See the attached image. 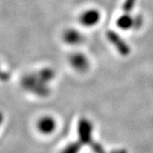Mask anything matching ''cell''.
<instances>
[{"mask_svg":"<svg viewBox=\"0 0 153 153\" xmlns=\"http://www.w3.org/2000/svg\"><path fill=\"white\" fill-rule=\"evenodd\" d=\"M21 85L27 92L39 97H47L50 93L49 82L44 81L38 71L24 75L21 79Z\"/></svg>","mask_w":153,"mask_h":153,"instance_id":"1","label":"cell"},{"mask_svg":"<svg viewBox=\"0 0 153 153\" xmlns=\"http://www.w3.org/2000/svg\"><path fill=\"white\" fill-rule=\"evenodd\" d=\"M92 131L93 126L91 122L84 117L81 118L77 125L78 140L82 143V146H88L94 153H106L100 144L94 140Z\"/></svg>","mask_w":153,"mask_h":153,"instance_id":"2","label":"cell"},{"mask_svg":"<svg viewBox=\"0 0 153 153\" xmlns=\"http://www.w3.org/2000/svg\"><path fill=\"white\" fill-rule=\"evenodd\" d=\"M105 38L115 50L123 57L128 56L131 53V47L118 33L113 30H108L105 33Z\"/></svg>","mask_w":153,"mask_h":153,"instance_id":"3","label":"cell"},{"mask_svg":"<svg viewBox=\"0 0 153 153\" xmlns=\"http://www.w3.org/2000/svg\"><path fill=\"white\" fill-rule=\"evenodd\" d=\"M143 24L142 17L140 16H134L132 13L123 12L116 20V26L122 31H129L132 29L140 27Z\"/></svg>","mask_w":153,"mask_h":153,"instance_id":"4","label":"cell"},{"mask_svg":"<svg viewBox=\"0 0 153 153\" xmlns=\"http://www.w3.org/2000/svg\"><path fill=\"white\" fill-rule=\"evenodd\" d=\"M101 20V13L97 9H88L82 11L78 17L80 25L87 28H91L97 26Z\"/></svg>","mask_w":153,"mask_h":153,"instance_id":"5","label":"cell"},{"mask_svg":"<svg viewBox=\"0 0 153 153\" xmlns=\"http://www.w3.org/2000/svg\"><path fill=\"white\" fill-rule=\"evenodd\" d=\"M69 63L71 66L78 72H85L89 68V60L87 55L82 52H74L69 56Z\"/></svg>","mask_w":153,"mask_h":153,"instance_id":"6","label":"cell"},{"mask_svg":"<svg viewBox=\"0 0 153 153\" xmlns=\"http://www.w3.org/2000/svg\"><path fill=\"white\" fill-rule=\"evenodd\" d=\"M62 39L64 43L70 46H76L81 44L84 41V37L82 33L78 30L69 28L66 29L62 35Z\"/></svg>","mask_w":153,"mask_h":153,"instance_id":"7","label":"cell"},{"mask_svg":"<svg viewBox=\"0 0 153 153\" xmlns=\"http://www.w3.org/2000/svg\"><path fill=\"white\" fill-rule=\"evenodd\" d=\"M56 123L51 117H44L39 119L38 123V128L41 133L44 134H49L55 131Z\"/></svg>","mask_w":153,"mask_h":153,"instance_id":"8","label":"cell"},{"mask_svg":"<svg viewBox=\"0 0 153 153\" xmlns=\"http://www.w3.org/2000/svg\"><path fill=\"white\" fill-rule=\"evenodd\" d=\"M82 146H83L82 145V143L77 140L76 141L68 144L60 153H79Z\"/></svg>","mask_w":153,"mask_h":153,"instance_id":"9","label":"cell"},{"mask_svg":"<svg viewBox=\"0 0 153 153\" xmlns=\"http://www.w3.org/2000/svg\"><path fill=\"white\" fill-rule=\"evenodd\" d=\"M138 0H123L122 4V10L125 13H132L136 5Z\"/></svg>","mask_w":153,"mask_h":153,"instance_id":"10","label":"cell"},{"mask_svg":"<svg viewBox=\"0 0 153 153\" xmlns=\"http://www.w3.org/2000/svg\"><path fill=\"white\" fill-rule=\"evenodd\" d=\"M111 153H127L124 149H118V150H113L111 151Z\"/></svg>","mask_w":153,"mask_h":153,"instance_id":"11","label":"cell"}]
</instances>
